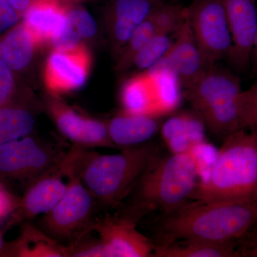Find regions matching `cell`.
<instances>
[{"label": "cell", "instance_id": "obj_1", "mask_svg": "<svg viewBox=\"0 0 257 257\" xmlns=\"http://www.w3.org/2000/svg\"><path fill=\"white\" fill-rule=\"evenodd\" d=\"M74 146L61 162L64 172L77 176L101 207L114 208L131 194L137 182L155 157V144L145 143L105 155Z\"/></svg>", "mask_w": 257, "mask_h": 257}, {"label": "cell", "instance_id": "obj_2", "mask_svg": "<svg viewBox=\"0 0 257 257\" xmlns=\"http://www.w3.org/2000/svg\"><path fill=\"white\" fill-rule=\"evenodd\" d=\"M257 224V202L186 204L164 214L160 225L162 243L181 240L231 242L244 237Z\"/></svg>", "mask_w": 257, "mask_h": 257}, {"label": "cell", "instance_id": "obj_3", "mask_svg": "<svg viewBox=\"0 0 257 257\" xmlns=\"http://www.w3.org/2000/svg\"><path fill=\"white\" fill-rule=\"evenodd\" d=\"M189 199L205 203L257 202V143L240 130L225 138L207 177Z\"/></svg>", "mask_w": 257, "mask_h": 257}, {"label": "cell", "instance_id": "obj_4", "mask_svg": "<svg viewBox=\"0 0 257 257\" xmlns=\"http://www.w3.org/2000/svg\"><path fill=\"white\" fill-rule=\"evenodd\" d=\"M199 169L194 155L172 153L155 157L133 189V199L126 210L139 219L147 213L160 211L164 214L187 204L196 184Z\"/></svg>", "mask_w": 257, "mask_h": 257}, {"label": "cell", "instance_id": "obj_5", "mask_svg": "<svg viewBox=\"0 0 257 257\" xmlns=\"http://www.w3.org/2000/svg\"><path fill=\"white\" fill-rule=\"evenodd\" d=\"M64 175L68 179L67 192L53 209L43 214L40 225L45 234L67 245L92 231L98 204L77 175Z\"/></svg>", "mask_w": 257, "mask_h": 257}, {"label": "cell", "instance_id": "obj_6", "mask_svg": "<svg viewBox=\"0 0 257 257\" xmlns=\"http://www.w3.org/2000/svg\"><path fill=\"white\" fill-rule=\"evenodd\" d=\"M66 152L30 135L0 146V179L19 182L25 189L58 165Z\"/></svg>", "mask_w": 257, "mask_h": 257}, {"label": "cell", "instance_id": "obj_7", "mask_svg": "<svg viewBox=\"0 0 257 257\" xmlns=\"http://www.w3.org/2000/svg\"><path fill=\"white\" fill-rule=\"evenodd\" d=\"M197 46L208 66L228 57L232 38L221 0H194L186 8Z\"/></svg>", "mask_w": 257, "mask_h": 257}, {"label": "cell", "instance_id": "obj_8", "mask_svg": "<svg viewBox=\"0 0 257 257\" xmlns=\"http://www.w3.org/2000/svg\"><path fill=\"white\" fill-rule=\"evenodd\" d=\"M140 219L124 210L96 216L92 226L110 257L153 256L154 244L137 229Z\"/></svg>", "mask_w": 257, "mask_h": 257}, {"label": "cell", "instance_id": "obj_9", "mask_svg": "<svg viewBox=\"0 0 257 257\" xmlns=\"http://www.w3.org/2000/svg\"><path fill=\"white\" fill-rule=\"evenodd\" d=\"M47 109L56 127L74 146L116 148L109 137L108 123L79 114L55 97L48 99Z\"/></svg>", "mask_w": 257, "mask_h": 257}, {"label": "cell", "instance_id": "obj_10", "mask_svg": "<svg viewBox=\"0 0 257 257\" xmlns=\"http://www.w3.org/2000/svg\"><path fill=\"white\" fill-rule=\"evenodd\" d=\"M241 91L239 77L214 64L195 82L185 88L183 95L194 110L202 115L210 109L234 102Z\"/></svg>", "mask_w": 257, "mask_h": 257}, {"label": "cell", "instance_id": "obj_11", "mask_svg": "<svg viewBox=\"0 0 257 257\" xmlns=\"http://www.w3.org/2000/svg\"><path fill=\"white\" fill-rule=\"evenodd\" d=\"M90 65V55L83 45L72 50H53L45 64V85L55 95L77 90L85 84Z\"/></svg>", "mask_w": 257, "mask_h": 257}, {"label": "cell", "instance_id": "obj_12", "mask_svg": "<svg viewBox=\"0 0 257 257\" xmlns=\"http://www.w3.org/2000/svg\"><path fill=\"white\" fill-rule=\"evenodd\" d=\"M60 163L25 189L23 198L19 199L16 207L10 213L8 226L28 222L40 214H46L58 204L67 189Z\"/></svg>", "mask_w": 257, "mask_h": 257}, {"label": "cell", "instance_id": "obj_13", "mask_svg": "<svg viewBox=\"0 0 257 257\" xmlns=\"http://www.w3.org/2000/svg\"><path fill=\"white\" fill-rule=\"evenodd\" d=\"M226 13L232 47L229 59L239 71L248 68L257 32L256 0H221Z\"/></svg>", "mask_w": 257, "mask_h": 257}, {"label": "cell", "instance_id": "obj_14", "mask_svg": "<svg viewBox=\"0 0 257 257\" xmlns=\"http://www.w3.org/2000/svg\"><path fill=\"white\" fill-rule=\"evenodd\" d=\"M155 66L172 69L184 89L195 82L210 67L197 46L186 8L185 16L177 29L172 46Z\"/></svg>", "mask_w": 257, "mask_h": 257}, {"label": "cell", "instance_id": "obj_15", "mask_svg": "<svg viewBox=\"0 0 257 257\" xmlns=\"http://www.w3.org/2000/svg\"><path fill=\"white\" fill-rule=\"evenodd\" d=\"M67 11L60 0H32L23 22L37 47L51 45L65 25Z\"/></svg>", "mask_w": 257, "mask_h": 257}, {"label": "cell", "instance_id": "obj_16", "mask_svg": "<svg viewBox=\"0 0 257 257\" xmlns=\"http://www.w3.org/2000/svg\"><path fill=\"white\" fill-rule=\"evenodd\" d=\"M165 0H114L109 9V24L115 52L117 55L134 30Z\"/></svg>", "mask_w": 257, "mask_h": 257}, {"label": "cell", "instance_id": "obj_17", "mask_svg": "<svg viewBox=\"0 0 257 257\" xmlns=\"http://www.w3.org/2000/svg\"><path fill=\"white\" fill-rule=\"evenodd\" d=\"M160 116L123 111L108 122L111 140L117 149L147 143L160 130Z\"/></svg>", "mask_w": 257, "mask_h": 257}, {"label": "cell", "instance_id": "obj_18", "mask_svg": "<svg viewBox=\"0 0 257 257\" xmlns=\"http://www.w3.org/2000/svg\"><path fill=\"white\" fill-rule=\"evenodd\" d=\"M20 236L5 245L3 256L67 257V246L52 239L40 228L25 222Z\"/></svg>", "mask_w": 257, "mask_h": 257}, {"label": "cell", "instance_id": "obj_19", "mask_svg": "<svg viewBox=\"0 0 257 257\" xmlns=\"http://www.w3.org/2000/svg\"><path fill=\"white\" fill-rule=\"evenodd\" d=\"M121 102L124 111L133 114L162 116L155 82L147 71L125 82L121 88Z\"/></svg>", "mask_w": 257, "mask_h": 257}, {"label": "cell", "instance_id": "obj_20", "mask_svg": "<svg viewBox=\"0 0 257 257\" xmlns=\"http://www.w3.org/2000/svg\"><path fill=\"white\" fill-rule=\"evenodd\" d=\"M162 134L172 153H187L204 143V121L191 114L177 115L162 125Z\"/></svg>", "mask_w": 257, "mask_h": 257}, {"label": "cell", "instance_id": "obj_21", "mask_svg": "<svg viewBox=\"0 0 257 257\" xmlns=\"http://www.w3.org/2000/svg\"><path fill=\"white\" fill-rule=\"evenodd\" d=\"M37 45L25 24H17L0 37V60L13 72H21L31 63Z\"/></svg>", "mask_w": 257, "mask_h": 257}, {"label": "cell", "instance_id": "obj_22", "mask_svg": "<svg viewBox=\"0 0 257 257\" xmlns=\"http://www.w3.org/2000/svg\"><path fill=\"white\" fill-rule=\"evenodd\" d=\"M35 121L31 106L17 95L0 106V146L32 134Z\"/></svg>", "mask_w": 257, "mask_h": 257}, {"label": "cell", "instance_id": "obj_23", "mask_svg": "<svg viewBox=\"0 0 257 257\" xmlns=\"http://www.w3.org/2000/svg\"><path fill=\"white\" fill-rule=\"evenodd\" d=\"M155 257H237L234 241L214 242L204 240H181L167 244H154Z\"/></svg>", "mask_w": 257, "mask_h": 257}, {"label": "cell", "instance_id": "obj_24", "mask_svg": "<svg viewBox=\"0 0 257 257\" xmlns=\"http://www.w3.org/2000/svg\"><path fill=\"white\" fill-rule=\"evenodd\" d=\"M156 87L161 109L164 114L175 109L181 97L182 83L172 69L167 67H155L147 70Z\"/></svg>", "mask_w": 257, "mask_h": 257}, {"label": "cell", "instance_id": "obj_25", "mask_svg": "<svg viewBox=\"0 0 257 257\" xmlns=\"http://www.w3.org/2000/svg\"><path fill=\"white\" fill-rule=\"evenodd\" d=\"M156 8L152 10L143 23L140 24L138 28L134 30L126 45L119 52L117 63L119 70H125L131 67L136 54L158 32L155 15Z\"/></svg>", "mask_w": 257, "mask_h": 257}, {"label": "cell", "instance_id": "obj_26", "mask_svg": "<svg viewBox=\"0 0 257 257\" xmlns=\"http://www.w3.org/2000/svg\"><path fill=\"white\" fill-rule=\"evenodd\" d=\"M176 33L158 31L134 57L132 65L147 71L156 65L172 46Z\"/></svg>", "mask_w": 257, "mask_h": 257}, {"label": "cell", "instance_id": "obj_27", "mask_svg": "<svg viewBox=\"0 0 257 257\" xmlns=\"http://www.w3.org/2000/svg\"><path fill=\"white\" fill-rule=\"evenodd\" d=\"M86 233L73 242L66 245L67 257H110L105 245L99 238H92Z\"/></svg>", "mask_w": 257, "mask_h": 257}, {"label": "cell", "instance_id": "obj_28", "mask_svg": "<svg viewBox=\"0 0 257 257\" xmlns=\"http://www.w3.org/2000/svg\"><path fill=\"white\" fill-rule=\"evenodd\" d=\"M240 123L242 130L257 124V83L246 91H241L236 99Z\"/></svg>", "mask_w": 257, "mask_h": 257}, {"label": "cell", "instance_id": "obj_29", "mask_svg": "<svg viewBox=\"0 0 257 257\" xmlns=\"http://www.w3.org/2000/svg\"><path fill=\"white\" fill-rule=\"evenodd\" d=\"M67 21L82 40L94 36L97 31L94 19L80 7L67 8Z\"/></svg>", "mask_w": 257, "mask_h": 257}, {"label": "cell", "instance_id": "obj_30", "mask_svg": "<svg viewBox=\"0 0 257 257\" xmlns=\"http://www.w3.org/2000/svg\"><path fill=\"white\" fill-rule=\"evenodd\" d=\"M16 93L15 73L0 60V106L13 99Z\"/></svg>", "mask_w": 257, "mask_h": 257}, {"label": "cell", "instance_id": "obj_31", "mask_svg": "<svg viewBox=\"0 0 257 257\" xmlns=\"http://www.w3.org/2000/svg\"><path fill=\"white\" fill-rule=\"evenodd\" d=\"M21 18L9 0L0 1V34L8 31L18 24Z\"/></svg>", "mask_w": 257, "mask_h": 257}, {"label": "cell", "instance_id": "obj_32", "mask_svg": "<svg viewBox=\"0 0 257 257\" xmlns=\"http://www.w3.org/2000/svg\"><path fill=\"white\" fill-rule=\"evenodd\" d=\"M19 199H15L8 191L0 186V218L10 214L18 204Z\"/></svg>", "mask_w": 257, "mask_h": 257}, {"label": "cell", "instance_id": "obj_33", "mask_svg": "<svg viewBox=\"0 0 257 257\" xmlns=\"http://www.w3.org/2000/svg\"><path fill=\"white\" fill-rule=\"evenodd\" d=\"M237 256L257 257V233L255 232L253 239L250 240L243 247L236 250Z\"/></svg>", "mask_w": 257, "mask_h": 257}, {"label": "cell", "instance_id": "obj_34", "mask_svg": "<svg viewBox=\"0 0 257 257\" xmlns=\"http://www.w3.org/2000/svg\"><path fill=\"white\" fill-rule=\"evenodd\" d=\"M9 2L20 16L23 17L24 13L30 6L32 0H9Z\"/></svg>", "mask_w": 257, "mask_h": 257}, {"label": "cell", "instance_id": "obj_35", "mask_svg": "<svg viewBox=\"0 0 257 257\" xmlns=\"http://www.w3.org/2000/svg\"><path fill=\"white\" fill-rule=\"evenodd\" d=\"M252 52L253 53V60H254L255 68L257 72V32L255 35L254 41H253V46Z\"/></svg>", "mask_w": 257, "mask_h": 257}, {"label": "cell", "instance_id": "obj_36", "mask_svg": "<svg viewBox=\"0 0 257 257\" xmlns=\"http://www.w3.org/2000/svg\"><path fill=\"white\" fill-rule=\"evenodd\" d=\"M5 247V243L3 241V237H2L1 233H0V256L3 253Z\"/></svg>", "mask_w": 257, "mask_h": 257}, {"label": "cell", "instance_id": "obj_37", "mask_svg": "<svg viewBox=\"0 0 257 257\" xmlns=\"http://www.w3.org/2000/svg\"><path fill=\"white\" fill-rule=\"evenodd\" d=\"M252 128V133H253V135H254L255 139H256V141L257 143V124L255 125L254 126H253Z\"/></svg>", "mask_w": 257, "mask_h": 257}, {"label": "cell", "instance_id": "obj_38", "mask_svg": "<svg viewBox=\"0 0 257 257\" xmlns=\"http://www.w3.org/2000/svg\"><path fill=\"white\" fill-rule=\"evenodd\" d=\"M67 1L74 2V1H76V0H67Z\"/></svg>", "mask_w": 257, "mask_h": 257}, {"label": "cell", "instance_id": "obj_39", "mask_svg": "<svg viewBox=\"0 0 257 257\" xmlns=\"http://www.w3.org/2000/svg\"><path fill=\"white\" fill-rule=\"evenodd\" d=\"M255 227H256V232L257 233V224L255 226Z\"/></svg>", "mask_w": 257, "mask_h": 257}, {"label": "cell", "instance_id": "obj_40", "mask_svg": "<svg viewBox=\"0 0 257 257\" xmlns=\"http://www.w3.org/2000/svg\"><path fill=\"white\" fill-rule=\"evenodd\" d=\"M0 1H6V0H0Z\"/></svg>", "mask_w": 257, "mask_h": 257}]
</instances>
